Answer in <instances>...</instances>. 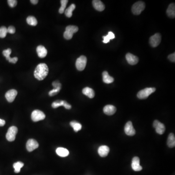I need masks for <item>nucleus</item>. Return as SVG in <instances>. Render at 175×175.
<instances>
[{
    "label": "nucleus",
    "instance_id": "obj_27",
    "mask_svg": "<svg viewBox=\"0 0 175 175\" xmlns=\"http://www.w3.org/2000/svg\"><path fill=\"white\" fill-rule=\"evenodd\" d=\"M70 125L73 128L75 132H78V131L81 130V125L79 123L77 122L76 121H72L70 123Z\"/></svg>",
    "mask_w": 175,
    "mask_h": 175
},
{
    "label": "nucleus",
    "instance_id": "obj_6",
    "mask_svg": "<svg viewBox=\"0 0 175 175\" xmlns=\"http://www.w3.org/2000/svg\"><path fill=\"white\" fill-rule=\"evenodd\" d=\"M87 62V57L84 56H80L76 61V66L79 71H82L85 69Z\"/></svg>",
    "mask_w": 175,
    "mask_h": 175
},
{
    "label": "nucleus",
    "instance_id": "obj_32",
    "mask_svg": "<svg viewBox=\"0 0 175 175\" xmlns=\"http://www.w3.org/2000/svg\"><path fill=\"white\" fill-rule=\"evenodd\" d=\"M8 33V28L6 27L2 26L0 27V38H5Z\"/></svg>",
    "mask_w": 175,
    "mask_h": 175
},
{
    "label": "nucleus",
    "instance_id": "obj_3",
    "mask_svg": "<svg viewBox=\"0 0 175 175\" xmlns=\"http://www.w3.org/2000/svg\"><path fill=\"white\" fill-rule=\"evenodd\" d=\"M155 88H147L139 91L137 94V97L140 99H145L147 98L151 94L155 92Z\"/></svg>",
    "mask_w": 175,
    "mask_h": 175
},
{
    "label": "nucleus",
    "instance_id": "obj_21",
    "mask_svg": "<svg viewBox=\"0 0 175 175\" xmlns=\"http://www.w3.org/2000/svg\"><path fill=\"white\" fill-rule=\"evenodd\" d=\"M166 13L167 14L168 16L171 18H174L175 17V5L174 3H171L168 6Z\"/></svg>",
    "mask_w": 175,
    "mask_h": 175
},
{
    "label": "nucleus",
    "instance_id": "obj_15",
    "mask_svg": "<svg viewBox=\"0 0 175 175\" xmlns=\"http://www.w3.org/2000/svg\"><path fill=\"white\" fill-rule=\"evenodd\" d=\"M131 167L133 170L135 171H140L142 170L143 168L140 164V159L138 157H135L132 160Z\"/></svg>",
    "mask_w": 175,
    "mask_h": 175
},
{
    "label": "nucleus",
    "instance_id": "obj_13",
    "mask_svg": "<svg viewBox=\"0 0 175 175\" xmlns=\"http://www.w3.org/2000/svg\"><path fill=\"white\" fill-rule=\"evenodd\" d=\"M11 49L8 48L6 50H3V54L5 57H6V59L8 60L9 62L15 64L18 61V57H14L11 58L10 57V54L11 53Z\"/></svg>",
    "mask_w": 175,
    "mask_h": 175
},
{
    "label": "nucleus",
    "instance_id": "obj_38",
    "mask_svg": "<svg viewBox=\"0 0 175 175\" xmlns=\"http://www.w3.org/2000/svg\"><path fill=\"white\" fill-rule=\"evenodd\" d=\"M6 124V121L4 120L0 119V127H3Z\"/></svg>",
    "mask_w": 175,
    "mask_h": 175
},
{
    "label": "nucleus",
    "instance_id": "obj_5",
    "mask_svg": "<svg viewBox=\"0 0 175 175\" xmlns=\"http://www.w3.org/2000/svg\"><path fill=\"white\" fill-rule=\"evenodd\" d=\"M18 132V128L15 126L10 127L6 133V138L9 142H13L15 140L16 136Z\"/></svg>",
    "mask_w": 175,
    "mask_h": 175
},
{
    "label": "nucleus",
    "instance_id": "obj_30",
    "mask_svg": "<svg viewBox=\"0 0 175 175\" xmlns=\"http://www.w3.org/2000/svg\"><path fill=\"white\" fill-rule=\"evenodd\" d=\"M24 165V164L21 162H18L14 163L13 167L14 168V172L16 173H18L20 172L21 169L23 167Z\"/></svg>",
    "mask_w": 175,
    "mask_h": 175
},
{
    "label": "nucleus",
    "instance_id": "obj_4",
    "mask_svg": "<svg viewBox=\"0 0 175 175\" xmlns=\"http://www.w3.org/2000/svg\"><path fill=\"white\" fill-rule=\"evenodd\" d=\"M145 5L144 2L142 1H138L136 2L133 5L132 7V12L133 14L138 15H140L142 11L145 9Z\"/></svg>",
    "mask_w": 175,
    "mask_h": 175
},
{
    "label": "nucleus",
    "instance_id": "obj_31",
    "mask_svg": "<svg viewBox=\"0 0 175 175\" xmlns=\"http://www.w3.org/2000/svg\"><path fill=\"white\" fill-rule=\"evenodd\" d=\"M68 0H61V6L59 9V13H63V12L65 11V8L66 7L67 4L68 3Z\"/></svg>",
    "mask_w": 175,
    "mask_h": 175
},
{
    "label": "nucleus",
    "instance_id": "obj_29",
    "mask_svg": "<svg viewBox=\"0 0 175 175\" xmlns=\"http://www.w3.org/2000/svg\"><path fill=\"white\" fill-rule=\"evenodd\" d=\"M26 21L27 23L30 25L36 26L38 24V21L36 18L33 16H29L27 17Z\"/></svg>",
    "mask_w": 175,
    "mask_h": 175
},
{
    "label": "nucleus",
    "instance_id": "obj_10",
    "mask_svg": "<svg viewBox=\"0 0 175 175\" xmlns=\"http://www.w3.org/2000/svg\"><path fill=\"white\" fill-rule=\"evenodd\" d=\"M39 143L33 139H30L27 141L26 143V149L29 152H32L38 148Z\"/></svg>",
    "mask_w": 175,
    "mask_h": 175
},
{
    "label": "nucleus",
    "instance_id": "obj_11",
    "mask_svg": "<svg viewBox=\"0 0 175 175\" xmlns=\"http://www.w3.org/2000/svg\"><path fill=\"white\" fill-rule=\"evenodd\" d=\"M124 130L125 134L128 136H134L135 134V130L133 127L132 123L130 121L126 123Z\"/></svg>",
    "mask_w": 175,
    "mask_h": 175
},
{
    "label": "nucleus",
    "instance_id": "obj_37",
    "mask_svg": "<svg viewBox=\"0 0 175 175\" xmlns=\"http://www.w3.org/2000/svg\"><path fill=\"white\" fill-rule=\"evenodd\" d=\"M53 86L54 88H57L61 87V83H59V82L54 81L53 83Z\"/></svg>",
    "mask_w": 175,
    "mask_h": 175
},
{
    "label": "nucleus",
    "instance_id": "obj_2",
    "mask_svg": "<svg viewBox=\"0 0 175 175\" xmlns=\"http://www.w3.org/2000/svg\"><path fill=\"white\" fill-rule=\"evenodd\" d=\"M79 28L76 26L69 25L67 26L66 30L64 33V38L68 40L72 39L74 34L77 32Z\"/></svg>",
    "mask_w": 175,
    "mask_h": 175
},
{
    "label": "nucleus",
    "instance_id": "obj_23",
    "mask_svg": "<svg viewBox=\"0 0 175 175\" xmlns=\"http://www.w3.org/2000/svg\"><path fill=\"white\" fill-rule=\"evenodd\" d=\"M82 93L90 98H94L95 93L93 89L89 87H86L82 90Z\"/></svg>",
    "mask_w": 175,
    "mask_h": 175
},
{
    "label": "nucleus",
    "instance_id": "obj_7",
    "mask_svg": "<svg viewBox=\"0 0 175 175\" xmlns=\"http://www.w3.org/2000/svg\"><path fill=\"white\" fill-rule=\"evenodd\" d=\"M45 118V114L39 110H35L32 112L31 114V119L34 122L43 120Z\"/></svg>",
    "mask_w": 175,
    "mask_h": 175
},
{
    "label": "nucleus",
    "instance_id": "obj_1",
    "mask_svg": "<svg viewBox=\"0 0 175 175\" xmlns=\"http://www.w3.org/2000/svg\"><path fill=\"white\" fill-rule=\"evenodd\" d=\"M49 69L45 63H40L37 66L34 72V76L39 80H43L48 74Z\"/></svg>",
    "mask_w": 175,
    "mask_h": 175
},
{
    "label": "nucleus",
    "instance_id": "obj_19",
    "mask_svg": "<svg viewBox=\"0 0 175 175\" xmlns=\"http://www.w3.org/2000/svg\"><path fill=\"white\" fill-rule=\"evenodd\" d=\"M92 5L94 8L96 10L99 11H102L105 8V6L104 3L99 0H94L92 1Z\"/></svg>",
    "mask_w": 175,
    "mask_h": 175
},
{
    "label": "nucleus",
    "instance_id": "obj_18",
    "mask_svg": "<svg viewBox=\"0 0 175 175\" xmlns=\"http://www.w3.org/2000/svg\"><path fill=\"white\" fill-rule=\"evenodd\" d=\"M98 152L101 157H106L110 152V148L106 145H102L98 148Z\"/></svg>",
    "mask_w": 175,
    "mask_h": 175
},
{
    "label": "nucleus",
    "instance_id": "obj_28",
    "mask_svg": "<svg viewBox=\"0 0 175 175\" xmlns=\"http://www.w3.org/2000/svg\"><path fill=\"white\" fill-rule=\"evenodd\" d=\"M103 39V42L104 43H107L110 42V39H114L115 38V35L113 32H109L106 36H103L102 37Z\"/></svg>",
    "mask_w": 175,
    "mask_h": 175
},
{
    "label": "nucleus",
    "instance_id": "obj_16",
    "mask_svg": "<svg viewBox=\"0 0 175 175\" xmlns=\"http://www.w3.org/2000/svg\"><path fill=\"white\" fill-rule=\"evenodd\" d=\"M125 58L127 61L130 65H135L139 62L138 57L130 53H127L125 56Z\"/></svg>",
    "mask_w": 175,
    "mask_h": 175
},
{
    "label": "nucleus",
    "instance_id": "obj_17",
    "mask_svg": "<svg viewBox=\"0 0 175 175\" xmlns=\"http://www.w3.org/2000/svg\"><path fill=\"white\" fill-rule=\"evenodd\" d=\"M116 111L115 107L111 105H107L103 109V112L105 114L107 115H112L116 112Z\"/></svg>",
    "mask_w": 175,
    "mask_h": 175
},
{
    "label": "nucleus",
    "instance_id": "obj_12",
    "mask_svg": "<svg viewBox=\"0 0 175 175\" xmlns=\"http://www.w3.org/2000/svg\"><path fill=\"white\" fill-rule=\"evenodd\" d=\"M61 106H63L65 109H67V110H70L72 108L71 105H70L69 103H67L66 101H63V100H57V101H54L52 104V107L54 109L57 108Z\"/></svg>",
    "mask_w": 175,
    "mask_h": 175
},
{
    "label": "nucleus",
    "instance_id": "obj_36",
    "mask_svg": "<svg viewBox=\"0 0 175 175\" xmlns=\"http://www.w3.org/2000/svg\"><path fill=\"white\" fill-rule=\"evenodd\" d=\"M168 59L172 61V62H175V53H173L172 54H170L168 56Z\"/></svg>",
    "mask_w": 175,
    "mask_h": 175
},
{
    "label": "nucleus",
    "instance_id": "obj_8",
    "mask_svg": "<svg viewBox=\"0 0 175 175\" xmlns=\"http://www.w3.org/2000/svg\"><path fill=\"white\" fill-rule=\"evenodd\" d=\"M162 39L161 35L160 33H156L150 38V43L151 46L156 47L160 44Z\"/></svg>",
    "mask_w": 175,
    "mask_h": 175
},
{
    "label": "nucleus",
    "instance_id": "obj_35",
    "mask_svg": "<svg viewBox=\"0 0 175 175\" xmlns=\"http://www.w3.org/2000/svg\"><path fill=\"white\" fill-rule=\"evenodd\" d=\"M15 28L13 26H10L8 28V32L10 34H14L15 33Z\"/></svg>",
    "mask_w": 175,
    "mask_h": 175
},
{
    "label": "nucleus",
    "instance_id": "obj_24",
    "mask_svg": "<svg viewBox=\"0 0 175 175\" xmlns=\"http://www.w3.org/2000/svg\"><path fill=\"white\" fill-rule=\"evenodd\" d=\"M56 153L58 155L61 157H66L69 154V151L65 148L59 147L56 150Z\"/></svg>",
    "mask_w": 175,
    "mask_h": 175
},
{
    "label": "nucleus",
    "instance_id": "obj_33",
    "mask_svg": "<svg viewBox=\"0 0 175 175\" xmlns=\"http://www.w3.org/2000/svg\"><path fill=\"white\" fill-rule=\"evenodd\" d=\"M61 89V87L54 88V89L50 91V92H49V95H50V96H52L54 95H56V94H58L59 92Z\"/></svg>",
    "mask_w": 175,
    "mask_h": 175
},
{
    "label": "nucleus",
    "instance_id": "obj_20",
    "mask_svg": "<svg viewBox=\"0 0 175 175\" xmlns=\"http://www.w3.org/2000/svg\"><path fill=\"white\" fill-rule=\"evenodd\" d=\"M37 52L40 58H44L45 57L47 54V51L45 47L43 46L39 45L37 48Z\"/></svg>",
    "mask_w": 175,
    "mask_h": 175
},
{
    "label": "nucleus",
    "instance_id": "obj_26",
    "mask_svg": "<svg viewBox=\"0 0 175 175\" xmlns=\"http://www.w3.org/2000/svg\"><path fill=\"white\" fill-rule=\"evenodd\" d=\"M76 8V5L72 3L70 6L67 8L65 11V14L68 18H71L72 15V12Z\"/></svg>",
    "mask_w": 175,
    "mask_h": 175
},
{
    "label": "nucleus",
    "instance_id": "obj_25",
    "mask_svg": "<svg viewBox=\"0 0 175 175\" xmlns=\"http://www.w3.org/2000/svg\"><path fill=\"white\" fill-rule=\"evenodd\" d=\"M168 146L170 148H173L175 146V135L173 133H170L168 137L167 142Z\"/></svg>",
    "mask_w": 175,
    "mask_h": 175
},
{
    "label": "nucleus",
    "instance_id": "obj_22",
    "mask_svg": "<svg viewBox=\"0 0 175 175\" xmlns=\"http://www.w3.org/2000/svg\"><path fill=\"white\" fill-rule=\"evenodd\" d=\"M103 76V81L104 83L106 84H110L114 81L113 77L109 75L108 72L107 71H104L102 73Z\"/></svg>",
    "mask_w": 175,
    "mask_h": 175
},
{
    "label": "nucleus",
    "instance_id": "obj_34",
    "mask_svg": "<svg viewBox=\"0 0 175 175\" xmlns=\"http://www.w3.org/2000/svg\"><path fill=\"white\" fill-rule=\"evenodd\" d=\"M8 3L11 8H14L17 5V1L16 0H8Z\"/></svg>",
    "mask_w": 175,
    "mask_h": 175
},
{
    "label": "nucleus",
    "instance_id": "obj_14",
    "mask_svg": "<svg viewBox=\"0 0 175 175\" xmlns=\"http://www.w3.org/2000/svg\"><path fill=\"white\" fill-rule=\"evenodd\" d=\"M17 94H18V92L15 90H10L6 92L5 96L8 102L11 103L14 101L17 95Z\"/></svg>",
    "mask_w": 175,
    "mask_h": 175
},
{
    "label": "nucleus",
    "instance_id": "obj_9",
    "mask_svg": "<svg viewBox=\"0 0 175 175\" xmlns=\"http://www.w3.org/2000/svg\"><path fill=\"white\" fill-rule=\"evenodd\" d=\"M153 127L155 128L156 131L159 134L162 135L165 133V127L164 124L158 120H155L153 122Z\"/></svg>",
    "mask_w": 175,
    "mask_h": 175
},
{
    "label": "nucleus",
    "instance_id": "obj_39",
    "mask_svg": "<svg viewBox=\"0 0 175 175\" xmlns=\"http://www.w3.org/2000/svg\"><path fill=\"white\" fill-rule=\"evenodd\" d=\"M30 2H31V3H33L34 5H36L38 3L39 1H38V0H31Z\"/></svg>",
    "mask_w": 175,
    "mask_h": 175
}]
</instances>
